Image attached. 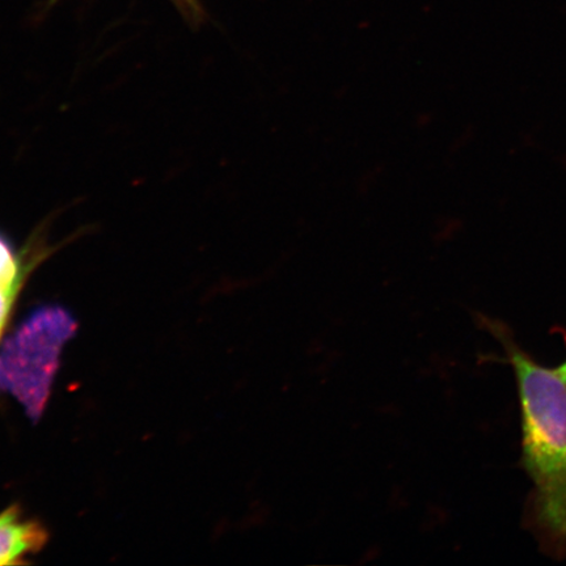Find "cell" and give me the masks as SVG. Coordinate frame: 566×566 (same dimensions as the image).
I'll return each instance as SVG.
<instances>
[{"instance_id":"cell-1","label":"cell","mask_w":566,"mask_h":566,"mask_svg":"<svg viewBox=\"0 0 566 566\" xmlns=\"http://www.w3.org/2000/svg\"><path fill=\"white\" fill-rule=\"evenodd\" d=\"M518 389L523 470L533 483L523 523L544 555L566 558V380L537 363L502 323H490Z\"/></svg>"},{"instance_id":"cell-2","label":"cell","mask_w":566,"mask_h":566,"mask_svg":"<svg viewBox=\"0 0 566 566\" xmlns=\"http://www.w3.org/2000/svg\"><path fill=\"white\" fill-rule=\"evenodd\" d=\"M74 318L60 307L41 308L0 353V389H9L38 420L45 407L63 343Z\"/></svg>"},{"instance_id":"cell-3","label":"cell","mask_w":566,"mask_h":566,"mask_svg":"<svg viewBox=\"0 0 566 566\" xmlns=\"http://www.w3.org/2000/svg\"><path fill=\"white\" fill-rule=\"evenodd\" d=\"M42 530L31 523H21L15 509L0 515V565H10L15 558L42 546Z\"/></svg>"},{"instance_id":"cell-4","label":"cell","mask_w":566,"mask_h":566,"mask_svg":"<svg viewBox=\"0 0 566 566\" xmlns=\"http://www.w3.org/2000/svg\"><path fill=\"white\" fill-rule=\"evenodd\" d=\"M556 370H557L558 374L562 375V378L564 380H566V360H565L564 364H562L560 366L556 367Z\"/></svg>"},{"instance_id":"cell-5","label":"cell","mask_w":566,"mask_h":566,"mask_svg":"<svg viewBox=\"0 0 566 566\" xmlns=\"http://www.w3.org/2000/svg\"><path fill=\"white\" fill-rule=\"evenodd\" d=\"M188 2L190 4H192L195 7L196 10H198V7H197V0H188ZM198 12V11H197Z\"/></svg>"}]
</instances>
